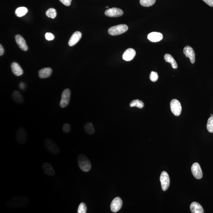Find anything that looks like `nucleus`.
Masks as SVG:
<instances>
[{
  "mask_svg": "<svg viewBox=\"0 0 213 213\" xmlns=\"http://www.w3.org/2000/svg\"><path fill=\"white\" fill-rule=\"evenodd\" d=\"M29 202V200L26 196H16L9 199L6 203V206L10 209H16L27 206Z\"/></svg>",
  "mask_w": 213,
  "mask_h": 213,
  "instance_id": "f257e3e1",
  "label": "nucleus"
},
{
  "mask_svg": "<svg viewBox=\"0 0 213 213\" xmlns=\"http://www.w3.org/2000/svg\"><path fill=\"white\" fill-rule=\"evenodd\" d=\"M77 162L80 168L82 171L87 172L91 169V162L85 155H79L78 157Z\"/></svg>",
  "mask_w": 213,
  "mask_h": 213,
  "instance_id": "f03ea898",
  "label": "nucleus"
},
{
  "mask_svg": "<svg viewBox=\"0 0 213 213\" xmlns=\"http://www.w3.org/2000/svg\"><path fill=\"white\" fill-rule=\"evenodd\" d=\"M44 146L48 152L52 154L57 155L60 153V150L56 142L52 139L47 138L44 142Z\"/></svg>",
  "mask_w": 213,
  "mask_h": 213,
  "instance_id": "7ed1b4c3",
  "label": "nucleus"
},
{
  "mask_svg": "<svg viewBox=\"0 0 213 213\" xmlns=\"http://www.w3.org/2000/svg\"><path fill=\"white\" fill-rule=\"evenodd\" d=\"M128 29V26L125 24L113 26L109 29L108 33L112 36H116L125 33Z\"/></svg>",
  "mask_w": 213,
  "mask_h": 213,
  "instance_id": "20e7f679",
  "label": "nucleus"
},
{
  "mask_svg": "<svg viewBox=\"0 0 213 213\" xmlns=\"http://www.w3.org/2000/svg\"><path fill=\"white\" fill-rule=\"evenodd\" d=\"M16 140L20 145H24L27 140V133L25 129L19 127L16 132Z\"/></svg>",
  "mask_w": 213,
  "mask_h": 213,
  "instance_id": "39448f33",
  "label": "nucleus"
},
{
  "mask_svg": "<svg viewBox=\"0 0 213 213\" xmlns=\"http://www.w3.org/2000/svg\"><path fill=\"white\" fill-rule=\"evenodd\" d=\"M71 91L68 88L66 89L63 91L61 95V99L60 105L61 108H65L69 104L70 96H71Z\"/></svg>",
  "mask_w": 213,
  "mask_h": 213,
  "instance_id": "423d86ee",
  "label": "nucleus"
},
{
  "mask_svg": "<svg viewBox=\"0 0 213 213\" xmlns=\"http://www.w3.org/2000/svg\"><path fill=\"white\" fill-rule=\"evenodd\" d=\"M172 112L176 116H178L182 112V106L180 102L177 99L172 100L170 103Z\"/></svg>",
  "mask_w": 213,
  "mask_h": 213,
  "instance_id": "0eeeda50",
  "label": "nucleus"
},
{
  "mask_svg": "<svg viewBox=\"0 0 213 213\" xmlns=\"http://www.w3.org/2000/svg\"><path fill=\"white\" fill-rule=\"evenodd\" d=\"M160 180L162 190L163 191L167 190L170 185V178L169 176L166 172H162L161 174Z\"/></svg>",
  "mask_w": 213,
  "mask_h": 213,
  "instance_id": "6e6552de",
  "label": "nucleus"
},
{
  "mask_svg": "<svg viewBox=\"0 0 213 213\" xmlns=\"http://www.w3.org/2000/svg\"><path fill=\"white\" fill-rule=\"evenodd\" d=\"M123 12L121 9L113 8L108 9L105 11V16L109 17H119L121 16L123 14Z\"/></svg>",
  "mask_w": 213,
  "mask_h": 213,
  "instance_id": "1a4fd4ad",
  "label": "nucleus"
},
{
  "mask_svg": "<svg viewBox=\"0 0 213 213\" xmlns=\"http://www.w3.org/2000/svg\"><path fill=\"white\" fill-rule=\"evenodd\" d=\"M123 204L122 199L120 197H116L112 201L111 210L113 212H117L121 208Z\"/></svg>",
  "mask_w": 213,
  "mask_h": 213,
  "instance_id": "9d476101",
  "label": "nucleus"
},
{
  "mask_svg": "<svg viewBox=\"0 0 213 213\" xmlns=\"http://www.w3.org/2000/svg\"><path fill=\"white\" fill-rule=\"evenodd\" d=\"M191 169L193 175L196 179H200L203 177V172L200 165L198 163L193 164Z\"/></svg>",
  "mask_w": 213,
  "mask_h": 213,
  "instance_id": "9b49d317",
  "label": "nucleus"
},
{
  "mask_svg": "<svg viewBox=\"0 0 213 213\" xmlns=\"http://www.w3.org/2000/svg\"><path fill=\"white\" fill-rule=\"evenodd\" d=\"M183 53L186 57H188L190 60L192 64L195 62V54L194 49L189 46H186L184 49Z\"/></svg>",
  "mask_w": 213,
  "mask_h": 213,
  "instance_id": "f8f14e48",
  "label": "nucleus"
},
{
  "mask_svg": "<svg viewBox=\"0 0 213 213\" xmlns=\"http://www.w3.org/2000/svg\"><path fill=\"white\" fill-rule=\"evenodd\" d=\"M42 169L44 173L49 176H53L56 174V171L51 164L49 163H44L42 165Z\"/></svg>",
  "mask_w": 213,
  "mask_h": 213,
  "instance_id": "ddd939ff",
  "label": "nucleus"
},
{
  "mask_svg": "<svg viewBox=\"0 0 213 213\" xmlns=\"http://www.w3.org/2000/svg\"><path fill=\"white\" fill-rule=\"evenodd\" d=\"M15 39L17 44L21 50L24 51H27L28 50V47L26 44V41L22 36L20 35H16L15 36Z\"/></svg>",
  "mask_w": 213,
  "mask_h": 213,
  "instance_id": "4468645a",
  "label": "nucleus"
},
{
  "mask_svg": "<svg viewBox=\"0 0 213 213\" xmlns=\"http://www.w3.org/2000/svg\"><path fill=\"white\" fill-rule=\"evenodd\" d=\"M136 55V51L132 48H129L124 52L122 58L124 60L130 61L133 60Z\"/></svg>",
  "mask_w": 213,
  "mask_h": 213,
  "instance_id": "2eb2a0df",
  "label": "nucleus"
},
{
  "mask_svg": "<svg viewBox=\"0 0 213 213\" xmlns=\"http://www.w3.org/2000/svg\"><path fill=\"white\" fill-rule=\"evenodd\" d=\"M82 34L80 32L76 31L73 34L68 42L70 46H73L77 43L82 38Z\"/></svg>",
  "mask_w": 213,
  "mask_h": 213,
  "instance_id": "dca6fc26",
  "label": "nucleus"
},
{
  "mask_svg": "<svg viewBox=\"0 0 213 213\" xmlns=\"http://www.w3.org/2000/svg\"><path fill=\"white\" fill-rule=\"evenodd\" d=\"M163 36L162 33L157 32H152L148 35V39L152 42H158L163 39Z\"/></svg>",
  "mask_w": 213,
  "mask_h": 213,
  "instance_id": "f3484780",
  "label": "nucleus"
},
{
  "mask_svg": "<svg viewBox=\"0 0 213 213\" xmlns=\"http://www.w3.org/2000/svg\"><path fill=\"white\" fill-rule=\"evenodd\" d=\"M11 68L12 72L16 76H21L24 73V71L19 64L16 62L12 63Z\"/></svg>",
  "mask_w": 213,
  "mask_h": 213,
  "instance_id": "a211bd4d",
  "label": "nucleus"
},
{
  "mask_svg": "<svg viewBox=\"0 0 213 213\" xmlns=\"http://www.w3.org/2000/svg\"><path fill=\"white\" fill-rule=\"evenodd\" d=\"M12 99L16 103L22 104L24 102V99L22 94L18 91L13 92L12 94Z\"/></svg>",
  "mask_w": 213,
  "mask_h": 213,
  "instance_id": "6ab92c4d",
  "label": "nucleus"
},
{
  "mask_svg": "<svg viewBox=\"0 0 213 213\" xmlns=\"http://www.w3.org/2000/svg\"><path fill=\"white\" fill-rule=\"evenodd\" d=\"M52 73V70L50 68H42L39 70L38 72V76L41 79H45L51 76Z\"/></svg>",
  "mask_w": 213,
  "mask_h": 213,
  "instance_id": "aec40b11",
  "label": "nucleus"
},
{
  "mask_svg": "<svg viewBox=\"0 0 213 213\" xmlns=\"http://www.w3.org/2000/svg\"><path fill=\"white\" fill-rule=\"evenodd\" d=\"M190 208L192 213H204V211L200 204L197 202H193L191 204Z\"/></svg>",
  "mask_w": 213,
  "mask_h": 213,
  "instance_id": "412c9836",
  "label": "nucleus"
},
{
  "mask_svg": "<svg viewBox=\"0 0 213 213\" xmlns=\"http://www.w3.org/2000/svg\"><path fill=\"white\" fill-rule=\"evenodd\" d=\"M164 59L166 62H169L171 64L172 67L173 68H177V63L171 55L168 54H165L164 56Z\"/></svg>",
  "mask_w": 213,
  "mask_h": 213,
  "instance_id": "4be33fe9",
  "label": "nucleus"
},
{
  "mask_svg": "<svg viewBox=\"0 0 213 213\" xmlns=\"http://www.w3.org/2000/svg\"><path fill=\"white\" fill-rule=\"evenodd\" d=\"M84 130L87 134L92 135L95 133V129L93 124L88 122L85 124L84 127Z\"/></svg>",
  "mask_w": 213,
  "mask_h": 213,
  "instance_id": "5701e85b",
  "label": "nucleus"
},
{
  "mask_svg": "<svg viewBox=\"0 0 213 213\" xmlns=\"http://www.w3.org/2000/svg\"><path fill=\"white\" fill-rule=\"evenodd\" d=\"M28 12V9L24 7L18 8L15 12V14L18 17H21L24 16Z\"/></svg>",
  "mask_w": 213,
  "mask_h": 213,
  "instance_id": "b1692460",
  "label": "nucleus"
},
{
  "mask_svg": "<svg viewBox=\"0 0 213 213\" xmlns=\"http://www.w3.org/2000/svg\"><path fill=\"white\" fill-rule=\"evenodd\" d=\"M130 107H137V108L139 109H142L144 107V104L142 101L139 100V99H135L132 101L130 104Z\"/></svg>",
  "mask_w": 213,
  "mask_h": 213,
  "instance_id": "393cba45",
  "label": "nucleus"
},
{
  "mask_svg": "<svg viewBox=\"0 0 213 213\" xmlns=\"http://www.w3.org/2000/svg\"><path fill=\"white\" fill-rule=\"evenodd\" d=\"M156 0H140L141 5L145 7H150L155 3Z\"/></svg>",
  "mask_w": 213,
  "mask_h": 213,
  "instance_id": "a878e982",
  "label": "nucleus"
},
{
  "mask_svg": "<svg viewBox=\"0 0 213 213\" xmlns=\"http://www.w3.org/2000/svg\"><path fill=\"white\" fill-rule=\"evenodd\" d=\"M56 9L53 8L49 9L46 12V15L48 18H51L52 19H54L56 17Z\"/></svg>",
  "mask_w": 213,
  "mask_h": 213,
  "instance_id": "bb28decb",
  "label": "nucleus"
},
{
  "mask_svg": "<svg viewBox=\"0 0 213 213\" xmlns=\"http://www.w3.org/2000/svg\"><path fill=\"white\" fill-rule=\"evenodd\" d=\"M207 129L210 133H213V117H210L208 120Z\"/></svg>",
  "mask_w": 213,
  "mask_h": 213,
  "instance_id": "cd10ccee",
  "label": "nucleus"
},
{
  "mask_svg": "<svg viewBox=\"0 0 213 213\" xmlns=\"http://www.w3.org/2000/svg\"><path fill=\"white\" fill-rule=\"evenodd\" d=\"M87 212V207L85 204L82 203L80 204L77 210L78 213H86Z\"/></svg>",
  "mask_w": 213,
  "mask_h": 213,
  "instance_id": "c85d7f7f",
  "label": "nucleus"
},
{
  "mask_svg": "<svg viewBox=\"0 0 213 213\" xmlns=\"http://www.w3.org/2000/svg\"><path fill=\"white\" fill-rule=\"evenodd\" d=\"M158 75L156 72L152 71L150 76V80L152 82H156L158 79Z\"/></svg>",
  "mask_w": 213,
  "mask_h": 213,
  "instance_id": "c756f323",
  "label": "nucleus"
},
{
  "mask_svg": "<svg viewBox=\"0 0 213 213\" xmlns=\"http://www.w3.org/2000/svg\"><path fill=\"white\" fill-rule=\"evenodd\" d=\"M71 126L68 124H65L62 127V130L64 133H69L71 130Z\"/></svg>",
  "mask_w": 213,
  "mask_h": 213,
  "instance_id": "7c9ffc66",
  "label": "nucleus"
},
{
  "mask_svg": "<svg viewBox=\"0 0 213 213\" xmlns=\"http://www.w3.org/2000/svg\"><path fill=\"white\" fill-rule=\"evenodd\" d=\"M45 39L48 41L53 40L54 39L55 36L51 33H47L45 35Z\"/></svg>",
  "mask_w": 213,
  "mask_h": 213,
  "instance_id": "2f4dec72",
  "label": "nucleus"
},
{
  "mask_svg": "<svg viewBox=\"0 0 213 213\" xmlns=\"http://www.w3.org/2000/svg\"><path fill=\"white\" fill-rule=\"evenodd\" d=\"M61 2L66 6H69L71 4L72 0H59Z\"/></svg>",
  "mask_w": 213,
  "mask_h": 213,
  "instance_id": "473e14b6",
  "label": "nucleus"
},
{
  "mask_svg": "<svg viewBox=\"0 0 213 213\" xmlns=\"http://www.w3.org/2000/svg\"><path fill=\"white\" fill-rule=\"evenodd\" d=\"M203 1L210 7H213V0H203Z\"/></svg>",
  "mask_w": 213,
  "mask_h": 213,
  "instance_id": "72a5a7b5",
  "label": "nucleus"
},
{
  "mask_svg": "<svg viewBox=\"0 0 213 213\" xmlns=\"http://www.w3.org/2000/svg\"><path fill=\"white\" fill-rule=\"evenodd\" d=\"M4 52V48H3L2 45H1H1H0V56H3V55Z\"/></svg>",
  "mask_w": 213,
  "mask_h": 213,
  "instance_id": "f704fd0d",
  "label": "nucleus"
},
{
  "mask_svg": "<svg viewBox=\"0 0 213 213\" xmlns=\"http://www.w3.org/2000/svg\"><path fill=\"white\" fill-rule=\"evenodd\" d=\"M20 88L21 89H24V84L23 83H21L19 85Z\"/></svg>",
  "mask_w": 213,
  "mask_h": 213,
  "instance_id": "c9c22d12",
  "label": "nucleus"
},
{
  "mask_svg": "<svg viewBox=\"0 0 213 213\" xmlns=\"http://www.w3.org/2000/svg\"><path fill=\"white\" fill-rule=\"evenodd\" d=\"M210 117H213V114H211V115Z\"/></svg>",
  "mask_w": 213,
  "mask_h": 213,
  "instance_id": "e433bc0d",
  "label": "nucleus"
},
{
  "mask_svg": "<svg viewBox=\"0 0 213 213\" xmlns=\"http://www.w3.org/2000/svg\"><path fill=\"white\" fill-rule=\"evenodd\" d=\"M109 8L108 6H107V7H106V8Z\"/></svg>",
  "mask_w": 213,
  "mask_h": 213,
  "instance_id": "4c0bfd02",
  "label": "nucleus"
}]
</instances>
